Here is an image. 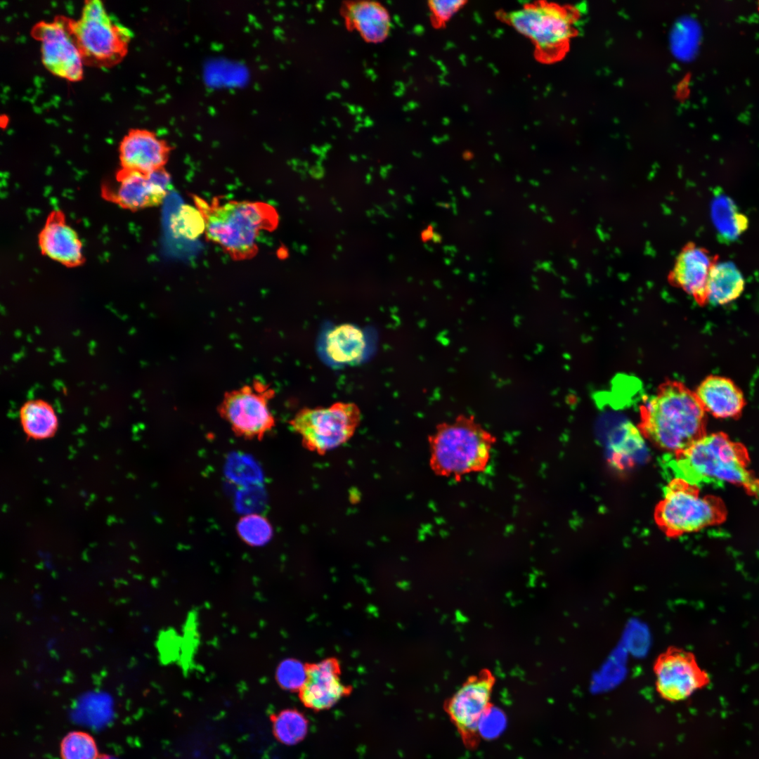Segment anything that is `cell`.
<instances>
[{
	"instance_id": "e0dca14e",
	"label": "cell",
	"mask_w": 759,
	"mask_h": 759,
	"mask_svg": "<svg viewBox=\"0 0 759 759\" xmlns=\"http://www.w3.org/2000/svg\"><path fill=\"white\" fill-rule=\"evenodd\" d=\"M171 148L153 132L132 129L124 136L119 147L121 168L151 173L164 168Z\"/></svg>"
},
{
	"instance_id": "cb8c5ba5",
	"label": "cell",
	"mask_w": 759,
	"mask_h": 759,
	"mask_svg": "<svg viewBox=\"0 0 759 759\" xmlns=\"http://www.w3.org/2000/svg\"><path fill=\"white\" fill-rule=\"evenodd\" d=\"M715 224L723 237L734 239L748 226L747 218L738 212L732 201L725 197L717 198L713 205Z\"/></svg>"
},
{
	"instance_id": "5b68a950",
	"label": "cell",
	"mask_w": 759,
	"mask_h": 759,
	"mask_svg": "<svg viewBox=\"0 0 759 759\" xmlns=\"http://www.w3.org/2000/svg\"><path fill=\"white\" fill-rule=\"evenodd\" d=\"M582 6H561L545 1L523 6L506 15L519 33L530 39L542 62L561 60L580 25Z\"/></svg>"
},
{
	"instance_id": "ac0fdd59",
	"label": "cell",
	"mask_w": 759,
	"mask_h": 759,
	"mask_svg": "<svg viewBox=\"0 0 759 759\" xmlns=\"http://www.w3.org/2000/svg\"><path fill=\"white\" fill-rule=\"evenodd\" d=\"M694 393L705 412L717 418L737 419L746 404L741 389L722 376L706 377Z\"/></svg>"
},
{
	"instance_id": "4316f807",
	"label": "cell",
	"mask_w": 759,
	"mask_h": 759,
	"mask_svg": "<svg viewBox=\"0 0 759 759\" xmlns=\"http://www.w3.org/2000/svg\"><path fill=\"white\" fill-rule=\"evenodd\" d=\"M237 531L241 539L252 546L266 544L273 533L268 521L258 514H249L242 517L238 523Z\"/></svg>"
},
{
	"instance_id": "d6986e66",
	"label": "cell",
	"mask_w": 759,
	"mask_h": 759,
	"mask_svg": "<svg viewBox=\"0 0 759 759\" xmlns=\"http://www.w3.org/2000/svg\"><path fill=\"white\" fill-rule=\"evenodd\" d=\"M344 16L349 27L356 31L367 42L380 43L389 34V13L378 2L360 1L348 3L344 8Z\"/></svg>"
},
{
	"instance_id": "1f68e13d",
	"label": "cell",
	"mask_w": 759,
	"mask_h": 759,
	"mask_svg": "<svg viewBox=\"0 0 759 759\" xmlns=\"http://www.w3.org/2000/svg\"><path fill=\"white\" fill-rule=\"evenodd\" d=\"M103 759H112V758H110L108 756L105 755V758H103Z\"/></svg>"
},
{
	"instance_id": "44dd1931",
	"label": "cell",
	"mask_w": 759,
	"mask_h": 759,
	"mask_svg": "<svg viewBox=\"0 0 759 759\" xmlns=\"http://www.w3.org/2000/svg\"><path fill=\"white\" fill-rule=\"evenodd\" d=\"M744 278L732 262L717 263L708 281V303L724 305L737 299L744 289Z\"/></svg>"
},
{
	"instance_id": "7a4b0ae2",
	"label": "cell",
	"mask_w": 759,
	"mask_h": 759,
	"mask_svg": "<svg viewBox=\"0 0 759 759\" xmlns=\"http://www.w3.org/2000/svg\"><path fill=\"white\" fill-rule=\"evenodd\" d=\"M205 221L207 240L219 245L231 259L253 258L258 252L257 240L263 231H273L278 225L275 209L263 202L230 200L210 202L192 195Z\"/></svg>"
},
{
	"instance_id": "52a82bcc",
	"label": "cell",
	"mask_w": 759,
	"mask_h": 759,
	"mask_svg": "<svg viewBox=\"0 0 759 759\" xmlns=\"http://www.w3.org/2000/svg\"><path fill=\"white\" fill-rule=\"evenodd\" d=\"M359 408L353 403L336 402L328 407L304 408L290 421L307 450L323 455L346 443L361 422Z\"/></svg>"
},
{
	"instance_id": "f546056e",
	"label": "cell",
	"mask_w": 759,
	"mask_h": 759,
	"mask_svg": "<svg viewBox=\"0 0 759 759\" xmlns=\"http://www.w3.org/2000/svg\"><path fill=\"white\" fill-rule=\"evenodd\" d=\"M505 724L504 713L493 706L481 719L479 732L481 738L493 739L502 730Z\"/></svg>"
},
{
	"instance_id": "9a60e30c",
	"label": "cell",
	"mask_w": 759,
	"mask_h": 759,
	"mask_svg": "<svg viewBox=\"0 0 759 759\" xmlns=\"http://www.w3.org/2000/svg\"><path fill=\"white\" fill-rule=\"evenodd\" d=\"M718 261V255L689 242L677 256L668 276V282L692 297L698 304L705 306L708 304V277Z\"/></svg>"
},
{
	"instance_id": "30bf717a",
	"label": "cell",
	"mask_w": 759,
	"mask_h": 759,
	"mask_svg": "<svg viewBox=\"0 0 759 759\" xmlns=\"http://www.w3.org/2000/svg\"><path fill=\"white\" fill-rule=\"evenodd\" d=\"M495 677L488 670L469 677L444 703V710L455 726L463 744L473 750L481 737L479 723L493 706L491 694Z\"/></svg>"
},
{
	"instance_id": "ffe728a7",
	"label": "cell",
	"mask_w": 759,
	"mask_h": 759,
	"mask_svg": "<svg viewBox=\"0 0 759 759\" xmlns=\"http://www.w3.org/2000/svg\"><path fill=\"white\" fill-rule=\"evenodd\" d=\"M363 331L344 323L332 327L325 337L324 349L328 358L337 364H353L363 357L366 349Z\"/></svg>"
},
{
	"instance_id": "4fadbf2b",
	"label": "cell",
	"mask_w": 759,
	"mask_h": 759,
	"mask_svg": "<svg viewBox=\"0 0 759 759\" xmlns=\"http://www.w3.org/2000/svg\"><path fill=\"white\" fill-rule=\"evenodd\" d=\"M41 43V59L53 74L71 82L83 74V56L71 31L70 22L63 19L41 22L33 29Z\"/></svg>"
},
{
	"instance_id": "2e32d148",
	"label": "cell",
	"mask_w": 759,
	"mask_h": 759,
	"mask_svg": "<svg viewBox=\"0 0 759 759\" xmlns=\"http://www.w3.org/2000/svg\"><path fill=\"white\" fill-rule=\"evenodd\" d=\"M41 253L68 268L82 265L83 245L76 231L66 221L64 213L55 209L48 215L38 235Z\"/></svg>"
},
{
	"instance_id": "3957f363",
	"label": "cell",
	"mask_w": 759,
	"mask_h": 759,
	"mask_svg": "<svg viewBox=\"0 0 759 759\" xmlns=\"http://www.w3.org/2000/svg\"><path fill=\"white\" fill-rule=\"evenodd\" d=\"M746 448L723 432L706 434L674 454L673 466L680 477L699 486L729 483L750 493L756 477L749 469Z\"/></svg>"
},
{
	"instance_id": "8992f818",
	"label": "cell",
	"mask_w": 759,
	"mask_h": 759,
	"mask_svg": "<svg viewBox=\"0 0 759 759\" xmlns=\"http://www.w3.org/2000/svg\"><path fill=\"white\" fill-rule=\"evenodd\" d=\"M654 516L666 536L674 538L722 523L727 510L719 497L702 495L698 486L677 476L665 487Z\"/></svg>"
},
{
	"instance_id": "7402d4cb",
	"label": "cell",
	"mask_w": 759,
	"mask_h": 759,
	"mask_svg": "<svg viewBox=\"0 0 759 759\" xmlns=\"http://www.w3.org/2000/svg\"><path fill=\"white\" fill-rule=\"evenodd\" d=\"M19 415L23 432L29 439H49L58 429V420L55 410L44 400L27 401L21 406Z\"/></svg>"
},
{
	"instance_id": "277c9868",
	"label": "cell",
	"mask_w": 759,
	"mask_h": 759,
	"mask_svg": "<svg viewBox=\"0 0 759 759\" xmlns=\"http://www.w3.org/2000/svg\"><path fill=\"white\" fill-rule=\"evenodd\" d=\"M428 441L432 472L460 481L486 469L496 438L472 415H460L439 424Z\"/></svg>"
},
{
	"instance_id": "484cf974",
	"label": "cell",
	"mask_w": 759,
	"mask_h": 759,
	"mask_svg": "<svg viewBox=\"0 0 759 759\" xmlns=\"http://www.w3.org/2000/svg\"><path fill=\"white\" fill-rule=\"evenodd\" d=\"M171 228L176 236L194 240L205 231V221L197 207L183 205L172 216Z\"/></svg>"
},
{
	"instance_id": "8fae6325",
	"label": "cell",
	"mask_w": 759,
	"mask_h": 759,
	"mask_svg": "<svg viewBox=\"0 0 759 759\" xmlns=\"http://www.w3.org/2000/svg\"><path fill=\"white\" fill-rule=\"evenodd\" d=\"M655 689L668 702L687 699L711 682L708 673L698 663L694 654L676 647L661 653L653 665Z\"/></svg>"
},
{
	"instance_id": "d4e9b609",
	"label": "cell",
	"mask_w": 759,
	"mask_h": 759,
	"mask_svg": "<svg viewBox=\"0 0 759 759\" xmlns=\"http://www.w3.org/2000/svg\"><path fill=\"white\" fill-rule=\"evenodd\" d=\"M62 759H98V751L93 738L82 731L69 732L60 746Z\"/></svg>"
},
{
	"instance_id": "f1b7e54d",
	"label": "cell",
	"mask_w": 759,
	"mask_h": 759,
	"mask_svg": "<svg viewBox=\"0 0 759 759\" xmlns=\"http://www.w3.org/2000/svg\"><path fill=\"white\" fill-rule=\"evenodd\" d=\"M466 4L460 0H433L429 2V8L433 20L438 25L449 21Z\"/></svg>"
},
{
	"instance_id": "6da1fadb",
	"label": "cell",
	"mask_w": 759,
	"mask_h": 759,
	"mask_svg": "<svg viewBox=\"0 0 759 759\" xmlns=\"http://www.w3.org/2000/svg\"><path fill=\"white\" fill-rule=\"evenodd\" d=\"M638 425L642 434L659 448L673 454L706 433V413L694 391L674 380L662 383L644 398Z\"/></svg>"
},
{
	"instance_id": "9c48e42d",
	"label": "cell",
	"mask_w": 759,
	"mask_h": 759,
	"mask_svg": "<svg viewBox=\"0 0 759 759\" xmlns=\"http://www.w3.org/2000/svg\"><path fill=\"white\" fill-rule=\"evenodd\" d=\"M275 391L257 379L224 394L219 406L220 416L238 436L260 440L275 425L269 403Z\"/></svg>"
},
{
	"instance_id": "ba28073f",
	"label": "cell",
	"mask_w": 759,
	"mask_h": 759,
	"mask_svg": "<svg viewBox=\"0 0 759 759\" xmlns=\"http://www.w3.org/2000/svg\"><path fill=\"white\" fill-rule=\"evenodd\" d=\"M70 26L83 58L113 64L126 52L129 30L113 22L98 0L86 1L81 18Z\"/></svg>"
},
{
	"instance_id": "5bb4252c",
	"label": "cell",
	"mask_w": 759,
	"mask_h": 759,
	"mask_svg": "<svg viewBox=\"0 0 759 759\" xmlns=\"http://www.w3.org/2000/svg\"><path fill=\"white\" fill-rule=\"evenodd\" d=\"M306 679L299 697L304 706L315 711L330 708L352 692V687L342 682L339 661L330 657L317 663H304Z\"/></svg>"
},
{
	"instance_id": "603a6c76",
	"label": "cell",
	"mask_w": 759,
	"mask_h": 759,
	"mask_svg": "<svg viewBox=\"0 0 759 759\" xmlns=\"http://www.w3.org/2000/svg\"><path fill=\"white\" fill-rule=\"evenodd\" d=\"M273 732L275 739L285 745L301 741L308 732L309 722L302 713L287 708L271 715Z\"/></svg>"
},
{
	"instance_id": "83f0119b",
	"label": "cell",
	"mask_w": 759,
	"mask_h": 759,
	"mask_svg": "<svg viewBox=\"0 0 759 759\" xmlns=\"http://www.w3.org/2000/svg\"><path fill=\"white\" fill-rule=\"evenodd\" d=\"M305 679L304 664L296 659H285L278 665L276 669V682L285 690L299 692L304 685Z\"/></svg>"
},
{
	"instance_id": "7c38bea8",
	"label": "cell",
	"mask_w": 759,
	"mask_h": 759,
	"mask_svg": "<svg viewBox=\"0 0 759 759\" xmlns=\"http://www.w3.org/2000/svg\"><path fill=\"white\" fill-rule=\"evenodd\" d=\"M171 177L164 168L151 173L120 168L112 181L103 184V198L132 212L157 207L168 195Z\"/></svg>"
},
{
	"instance_id": "4dcf8cb0",
	"label": "cell",
	"mask_w": 759,
	"mask_h": 759,
	"mask_svg": "<svg viewBox=\"0 0 759 759\" xmlns=\"http://www.w3.org/2000/svg\"><path fill=\"white\" fill-rule=\"evenodd\" d=\"M749 495H751L759 500V477H756Z\"/></svg>"
}]
</instances>
